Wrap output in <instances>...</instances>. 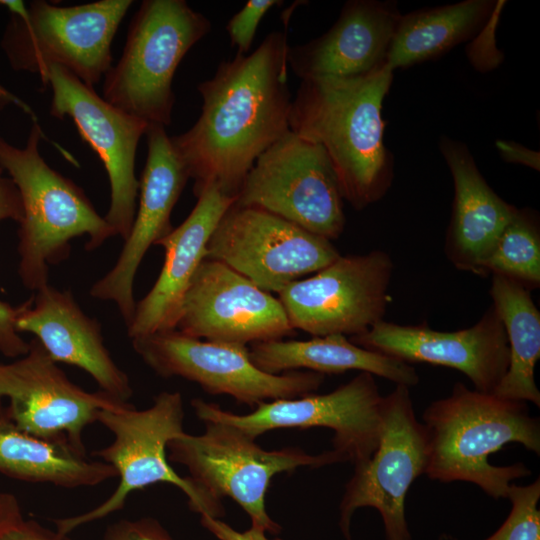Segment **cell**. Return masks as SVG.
Segmentation results:
<instances>
[{
    "label": "cell",
    "instance_id": "6da1fadb",
    "mask_svg": "<svg viewBox=\"0 0 540 540\" xmlns=\"http://www.w3.org/2000/svg\"><path fill=\"white\" fill-rule=\"evenodd\" d=\"M287 34H268L256 50L219 64L198 84L201 114L170 137L195 196L209 186L235 197L256 159L289 129Z\"/></svg>",
    "mask_w": 540,
    "mask_h": 540
},
{
    "label": "cell",
    "instance_id": "7a4b0ae2",
    "mask_svg": "<svg viewBox=\"0 0 540 540\" xmlns=\"http://www.w3.org/2000/svg\"><path fill=\"white\" fill-rule=\"evenodd\" d=\"M392 81L386 63L359 76L303 79L291 102L289 129L324 149L356 210L380 200L393 181L382 117Z\"/></svg>",
    "mask_w": 540,
    "mask_h": 540
},
{
    "label": "cell",
    "instance_id": "3957f363",
    "mask_svg": "<svg viewBox=\"0 0 540 540\" xmlns=\"http://www.w3.org/2000/svg\"><path fill=\"white\" fill-rule=\"evenodd\" d=\"M429 441L425 474L444 483L477 485L492 498H507L512 481L531 474L521 462L495 466L489 456L516 442L540 455L539 418L526 402L498 397L456 382L449 396L432 402L422 414Z\"/></svg>",
    "mask_w": 540,
    "mask_h": 540
},
{
    "label": "cell",
    "instance_id": "277c9868",
    "mask_svg": "<svg viewBox=\"0 0 540 540\" xmlns=\"http://www.w3.org/2000/svg\"><path fill=\"white\" fill-rule=\"evenodd\" d=\"M42 137L34 122L23 148L0 138V165L22 205L18 274L24 287L34 291L48 284L50 264L69 257L72 239L86 235V249L94 250L116 235L84 191L45 162L38 148Z\"/></svg>",
    "mask_w": 540,
    "mask_h": 540
},
{
    "label": "cell",
    "instance_id": "5b68a950",
    "mask_svg": "<svg viewBox=\"0 0 540 540\" xmlns=\"http://www.w3.org/2000/svg\"><path fill=\"white\" fill-rule=\"evenodd\" d=\"M184 404L179 392H160L153 404L142 410L132 404L103 409L97 421L113 435V441L94 452L111 465L119 478L114 492L101 504L84 513L54 520L56 530L69 534L81 525L121 510L128 496L155 483L175 485L188 498L190 509L200 515L220 518L222 502L178 475L169 463L168 443L185 433Z\"/></svg>",
    "mask_w": 540,
    "mask_h": 540
},
{
    "label": "cell",
    "instance_id": "8992f818",
    "mask_svg": "<svg viewBox=\"0 0 540 540\" xmlns=\"http://www.w3.org/2000/svg\"><path fill=\"white\" fill-rule=\"evenodd\" d=\"M210 30L209 19L185 0H144L120 59L104 76L103 99L148 124L170 125L176 69Z\"/></svg>",
    "mask_w": 540,
    "mask_h": 540
},
{
    "label": "cell",
    "instance_id": "52a82bcc",
    "mask_svg": "<svg viewBox=\"0 0 540 540\" xmlns=\"http://www.w3.org/2000/svg\"><path fill=\"white\" fill-rule=\"evenodd\" d=\"M204 423V433L185 432L168 443V460L185 466L188 477L214 498L234 500L250 516L252 527L265 532L280 531L265 508V496L275 475L302 466L339 463L331 449L316 455L298 447L264 450L231 424Z\"/></svg>",
    "mask_w": 540,
    "mask_h": 540
},
{
    "label": "cell",
    "instance_id": "ba28073f",
    "mask_svg": "<svg viewBox=\"0 0 540 540\" xmlns=\"http://www.w3.org/2000/svg\"><path fill=\"white\" fill-rule=\"evenodd\" d=\"M132 4L99 0L62 7L33 1L14 14L5 51L15 69L42 77L58 65L93 87L112 67V41Z\"/></svg>",
    "mask_w": 540,
    "mask_h": 540
},
{
    "label": "cell",
    "instance_id": "9c48e42d",
    "mask_svg": "<svg viewBox=\"0 0 540 540\" xmlns=\"http://www.w3.org/2000/svg\"><path fill=\"white\" fill-rule=\"evenodd\" d=\"M383 401L374 375L360 372L327 394L263 402L248 414L225 411L200 398L191 405L201 421L231 424L254 440L280 428L331 429V450L339 463L355 466L368 460L378 446Z\"/></svg>",
    "mask_w": 540,
    "mask_h": 540
},
{
    "label": "cell",
    "instance_id": "30bf717a",
    "mask_svg": "<svg viewBox=\"0 0 540 540\" xmlns=\"http://www.w3.org/2000/svg\"><path fill=\"white\" fill-rule=\"evenodd\" d=\"M343 200L324 149L289 130L256 159L234 204L265 210L331 241L344 231Z\"/></svg>",
    "mask_w": 540,
    "mask_h": 540
},
{
    "label": "cell",
    "instance_id": "8fae6325",
    "mask_svg": "<svg viewBox=\"0 0 540 540\" xmlns=\"http://www.w3.org/2000/svg\"><path fill=\"white\" fill-rule=\"evenodd\" d=\"M131 343L157 375L187 379L209 394L229 395L250 407L313 394L325 379L313 371L269 374L254 365L245 345L202 341L177 330L133 338Z\"/></svg>",
    "mask_w": 540,
    "mask_h": 540
},
{
    "label": "cell",
    "instance_id": "7c38bea8",
    "mask_svg": "<svg viewBox=\"0 0 540 540\" xmlns=\"http://www.w3.org/2000/svg\"><path fill=\"white\" fill-rule=\"evenodd\" d=\"M429 460L426 429L415 416L409 387L396 385L384 397L376 450L355 465L340 503V527L350 540V521L361 507L381 514L387 540H410L405 499L411 484L425 474Z\"/></svg>",
    "mask_w": 540,
    "mask_h": 540
},
{
    "label": "cell",
    "instance_id": "4fadbf2b",
    "mask_svg": "<svg viewBox=\"0 0 540 540\" xmlns=\"http://www.w3.org/2000/svg\"><path fill=\"white\" fill-rule=\"evenodd\" d=\"M340 255L324 237L265 210L234 203L206 247V258L224 263L269 293H279Z\"/></svg>",
    "mask_w": 540,
    "mask_h": 540
},
{
    "label": "cell",
    "instance_id": "5bb4252c",
    "mask_svg": "<svg viewBox=\"0 0 540 540\" xmlns=\"http://www.w3.org/2000/svg\"><path fill=\"white\" fill-rule=\"evenodd\" d=\"M393 261L382 250L340 255L278 293L295 330L314 337L364 333L383 320L389 302Z\"/></svg>",
    "mask_w": 540,
    "mask_h": 540
},
{
    "label": "cell",
    "instance_id": "9a60e30c",
    "mask_svg": "<svg viewBox=\"0 0 540 540\" xmlns=\"http://www.w3.org/2000/svg\"><path fill=\"white\" fill-rule=\"evenodd\" d=\"M41 79L52 90L51 115L70 117L82 139L102 161L110 183V205L104 218L115 234L126 240L136 215L139 191L136 151L149 124L111 105L61 66H50Z\"/></svg>",
    "mask_w": 540,
    "mask_h": 540
},
{
    "label": "cell",
    "instance_id": "2e32d148",
    "mask_svg": "<svg viewBox=\"0 0 540 540\" xmlns=\"http://www.w3.org/2000/svg\"><path fill=\"white\" fill-rule=\"evenodd\" d=\"M1 397L9 399L6 411L18 428L40 438L67 441L82 452H86L83 431L97 421L99 412L128 404L74 384L37 339L29 342L25 355L0 362Z\"/></svg>",
    "mask_w": 540,
    "mask_h": 540
},
{
    "label": "cell",
    "instance_id": "e0dca14e",
    "mask_svg": "<svg viewBox=\"0 0 540 540\" xmlns=\"http://www.w3.org/2000/svg\"><path fill=\"white\" fill-rule=\"evenodd\" d=\"M175 330L196 339L245 346L284 339L296 331L278 298L208 258L190 281Z\"/></svg>",
    "mask_w": 540,
    "mask_h": 540
},
{
    "label": "cell",
    "instance_id": "ac0fdd59",
    "mask_svg": "<svg viewBox=\"0 0 540 540\" xmlns=\"http://www.w3.org/2000/svg\"><path fill=\"white\" fill-rule=\"evenodd\" d=\"M349 340L408 364L456 369L469 378L475 390L484 393H493L509 365L506 332L492 305L466 329L438 331L426 323L403 325L383 319Z\"/></svg>",
    "mask_w": 540,
    "mask_h": 540
},
{
    "label": "cell",
    "instance_id": "d6986e66",
    "mask_svg": "<svg viewBox=\"0 0 540 540\" xmlns=\"http://www.w3.org/2000/svg\"><path fill=\"white\" fill-rule=\"evenodd\" d=\"M145 135L147 159L131 231L115 265L90 289L93 298L117 306L126 326L135 312L133 287L138 267L150 246L173 230L171 213L190 178L164 126L149 124Z\"/></svg>",
    "mask_w": 540,
    "mask_h": 540
},
{
    "label": "cell",
    "instance_id": "ffe728a7",
    "mask_svg": "<svg viewBox=\"0 0 540 540\" xmlns=\"http://www.w3.org/2000/svg\"><path fill=\"white\" fill-rule=\"evenodd\" d=\"M15 328L34 334L56 363L84 370L113 399L127 403L132 397L129 377L106 348L101 325L82 311L70 291L49 284L38 289L23 304Z\"/></svg>",
    "mask_w": 540,
    "mask_h": 540
},
{
    "label": "cell",
    "instance_id": "44dd1931",
    "mask_svg": "<svg viewBox=\"0 0 540 540\" xmlns=\"http://www.w3.org/2000/svg\"><path fill=\"white\" fill-rule=\"evenodd\" d=\"M401 16L393 1H347L326 33L289 46L288 66L301 80L369 73L386 63Z\"/></svg>",
    "mask_w": 540,
    "mask_h": 540
},
{
    "label": "cell",
    "instance_id": "7402d4cb",
    "mask_svg": "<svg viewBox=\"0 0 540 540\" xmlns=\"http://www.w3.org/2000/svg\"><path fill=\"white\" fill-rule=\"evenodd\" d=\"M197 203L181 225L155 245L164 249V263L150 291L136 303L127 326L133 339L176 329L183 298L221 217L235 202L215 186L199 192Z\"/></svg>",
    "mask_w": 540,
    "mask_h": 540
},
{
    "label": "cell",
    "instance_id": "603a6c76",
    "mask_svg": "<svg viewBox=\"0 0 540 540\" xmlns=\"http://www.w3.org/2000/svg\"><path fill=\"white\" fill-rule=\"evenodd\" d=\"M440 151L454 184L445 255L456 269L482 276L485 261L517 208L488 185L463 143L442 137Z\"/></svg>",
    "mask_w": 540,
    "mask_h": 540
},
{
    "label": "cell",
    "instance_id": "cb8c5ba5",
    "mask_svg": "<svg viewBox=\"0 0 540 540\" xmlns=\"http://www.w3.org/2000/svg\"><path fill=\"white\" fill-rule=\"evenodd\" d=\"M254 365L269 374L308 369L320 374L349 370L368 372L407 387L419 383L414 367L352 343L347 336L333 334L309 340H270L250 345Z\"/></svg>",
    "mask_w": 540,
    "mask_h": 540
},
{
    "label": "cell",
    "instance_id": "d4e9b609",
    "mask_svg": "<svg viewBox=\"0 0 540 540\" xmlns=\"http://www.w3.org/2000/svg\"><path fill=\"white\" fill-rule=\"evenodd\" d=\"M0 473L10 478L74 489L117 477L115 469L91 460L67 441L40 438L18 428L0 402Z\"/></svg>",
    "mask_w": 540,
    "mask_h": 540
},
{
    "label": "cell",
    "instance_id": "484cf974",
    "mask_svg": "<svg viewBox=\"0 0 540 540\" xmlns=\"http://www.w3.org/2000/svg\"><path fill=\"white\" fill-rule=\"evenodd\" d=\"M495 6L491 0H465L402 15L387 52V66L394 72L438 57L471 38Z\"/></svg>",
    "mask_w": 540,
    "mask_h": 540
},
{
    "label": "cell",
    "instance_id": "4316f807",
    "mask_svg": "<svg viewBox=\"0 0 540 540\" xmlns=\"http://www.w3.org/2000/svg\"><path fill=\"white\" fill-rule=\"evenodd\" d=\"M490 295L509 348L507 371L492 394L539 407L535 367L540 358V312L530 291L505 277L492 276Z\"/></svg>",
    "mask_w": 540,
    "mask_h": 540
},
{
    "label": "cell",
    "instance_id": "83f0119b",
    "mask_svg": "<svg viewBox=\"0 0 540 540\" xmlns=\"http://www.w3.org/2000/svg\"><path fill=\"white\" fill-rule=\"evenodd\" d=\"M498 275L529 291L540 286L539 219L529 208L518 209L484 263L482 277Z\"/></svg>",
    "mask_w": 540,
    "mask_h": 540
},
{
    "label": "cell",
    "instance_id": "f1b7e54d",
    "mask_svg": "<svg viewBox=\"0 0 540 540\" xmlns=\"http://www.w3.org/2000/svg\"><path fill=\"white\" fill-rule=\"evenodd\" d=\"M507 498L512 505L510 514L486 540H540V479L525 486L512 483Z\"/></svg>",
    "mask_w": 540,
    "mask_h": 540
},
{
    "label": "cell",
    "instance_id": "f546056e",
    "mask_svg": "<svg viewBox=\"0 0 540 540\" xmlns=\"http://www.w3.org/2000/svg\"><path fill=\"white\" fill-rule=\"evenodd\" d=\"M21 218L22 205L16 186L11 180L0 178V222L5 219L19 222ZM22 307L23 304L13 307L0 300V353L6 357H21L29 350V343L20 337L15 328Z\"/></svg>",
    "mask_w": 540,
    "mask_h": 540
},
{
    "label": "cell",
    "instance_id": "4dcf8cb0",
    "mask_svg": "<svg viewBox=\"0 0 540 540\" xmlns=\"http://www.w3.org/2000/svg\"><path fill=\"white\" fill-rule=\"evenodd\" d=\"M281 3L277 0H249L228 21L226 31L231 46L237 47V54H249L260 21L270 8Z\"/></svg>",
    "mask_w": 540,
    "mask_h": 540
},
{
    "label": "cell",
    "instance_id": "1f68e13d",
    "mask_svg": "<svg viewBox=\"0 0 540 540\" xmlns=\"http://www.w3.org/2000/svg\"><path fill=\"white\" fill-rule=\"evenodd\" d=\"M102 540H174L154 518L122 519L109 525Z\"/></svg>",
    "mask_w": 540,
    "mask_h": 540
},
{
    "label": "cell",
    "instance_id": "d6a6232c",
    "mask_svg": "<svg viewBox=\"0 0 540 540\" xmlns=\"http://www.w3.org/2000/svg\"><path fill=\"white\" fill-rule=\"evenodd\" d=\"M0 540H73L69 534L49 529L33 519L12 523L0 531Z\"/></svg>",
    "mask_w": 540,
    "mask_h": 540
},
{
    "label": "cell",
    "instance_id": "836d02e7",
    "mask_svg": "<svg viewBox=\"0 0 540 540\" xmlns=\"http://www.w3.org/2000/svg\"><path fill=\"white\" fill-rule=\"evenodd\" d=\"M201 524L219 540H281L279 538L268 539L265 531L252 527L244 532H238L219 518L201 515Z\"/></svg>",
    "mask_w": 540,
    "mask_h": 540
},
{
    "label": "cell",
    "instance_id": "e575fe53",
    "mask_svg": "<svg viewBox=\"0 0 540 540\" xmlns=\"http://www.w3.org/2000/svg\"><path fill=\"white\" fill-rule=\"evenodd\" d=\"M495 144L501 157L506 162L521 164L537 171L540 170L539 152L510 140H496Z\"/></svg>",
    "mask_w": 540,
    "mask_h": 540
},
{
    "label": "cell",
    "instance_id": "d590c367",
    "mask_svg": "<svg viewBox=\"0 0 540 540\" xmlns=\"http://www.w3.org/2000/svg\"><path fill=\"white\" fill-rule=\"evenodd\" d=\"M23 518L18 499L8 492H0V531Z\"/></svg>",
    "mask_w": 540,
    "mask_h": 540
},
{
    "label": "cell",
    "instance_id": "8d00e7d4",
    "mask_svg": "<svg viewBox=\"0 0 540 540\" xmlns=\"http://www.w3.org/2000/svg\"><path fill=\"white\" fill-rule=\"evenodd\" d=\"M6 105H15L21 111L26 113L34 122H37V115L33 109L26 102L0 84V107Z\"/></svg>",
    "mask_w": 540,
    "mask_h": 540
},
{
    "label": "cell",
    "instance_id": "74e56055",
    "mask_svg": "<svg viewBox=\"0 0 540 540\" xmlns=\"http://www.w3.org/2000/svg\"><path fill=\"white\" fill-rule=\"evenodd\" d=\"M0 173H1V169H0ZM1 178V177H0Z\"/></svg>",
    "mask_w": 540,
    "mask_h": 540
}]
</instances>
